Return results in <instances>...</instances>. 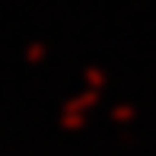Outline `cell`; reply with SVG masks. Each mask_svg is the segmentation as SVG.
<instances>
[]
</instances>
